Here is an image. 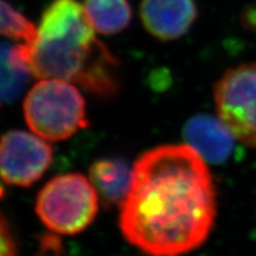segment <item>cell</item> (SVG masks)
<instances>
[{
	"label": "cell",
	"mask_w": 256,
	"mask_h": 256,
	"mask_svg": "<svg viewBox=\"0 0 256 256\" xmlns=\"http://www.w3.org/2000/svg\"><path fill=\"white\" fill-rule=\"evenodd\" d=\"M28 126L48 142L69 139L88 124L86 102L72 83L46 78L30 89L24 101Z\"/></svg>",
	"instance_id": "cell-3"
},
{
	"label": "cell",
	"mask_w": 256,
	"mask_h": 256,
	"mask_svg": "<svg viewBox=\"0 0 256 256\" xmlns=\"http://www.w3.org/2000/svg\"><path fill=\"white\" fill-rule=\"evenodd\" d=\"M14 46L0 42V104L14 101L24 90L31 74L12 56Z\"/></svg>",
	"instance_id": "cell-11"
},
{
	"label": "cell",
	"mask_w": 256,
	"mask_h": 256,
	"mask_svg": "<svg viewBox=\"0 0 256 256\" xmlns=\"http://www.w3.org/2000/svg\"><path fill=\"white\" fill-rule=\"evenodd\" d=\"M0 34L16 40L28 42L36 34V28L26 17L4 0H0Z\"/></svg>",
	"instance_id": "cell-12"
},
{
	"label": "cell",
	"mask_w": 256,
	"mask_h": 256,
	"mask_svg": "<svg viewBox=\"0 0 256 256\" xmlns=\"http://www.w3.org/2000/svg\"><path fill=\"white\" fill-rule=\"evenodd\" d=\"M52 162V148L43 138L11 130L0 138V178L16 186H30Z\"/></svg>",
	"instance_id": "cell-6"
},
{
	"label": "cell",
	"mask_w": 256,
	"mask_h": 256,
	"mask_svg": "<svg viewBox=\"0 0 256 256\" xmlns=\"http://www.w3.org/2000/svg\"><path fill=\"white\" fill-rule=\"evenodd\" d=\"M98 210V191L84 176L60 174L44 185L36 211L51 232L75 235L88 228Z\"/></svg>",
	"instance_id": "cell-4"
},
{
	"label": "cell",
	"mask_w": 256,
	"mask_h": 256,
	"mask_svg": "<svg viewBox=\"0 0 256 256\" xmlns=\"http://www.w3.org/2000/svg\"><path fill=\"white\" fill-rule=\"evenodd\" d=\"M183 136L188 146L211 164H222L234 151L235 138L220 118L198 114L190 118L183 128Z\"/></svg>",
	"instance_id": "cell-8"
},
{
	"label": "cell",
	"mask_w": 256,
	"mask_h": 256,
	"mask_svg": "<svg viewBox=\"0 0 256 256\" xmlns=\"http://www.w3.org/2000/svg\"><path fill=\"white\" fill-rule=\"evenodd\" d=\"M84 11L95 31L104 34L124 30L132 19L128 0H84Z\"/></svg>",
	"instance_id": "cell-10"
},
{
	"label": "cell",
	"mask_w": 256,
	"mask_h": 256,
	"mask_svg": "<svg viewBox=\"0 0 256 256\" xmlns=\"http://www.w3.org/2000/svg\"><path fill=\"white\" fill-rule=\"evenodd\" d=\"M217 115L234 138L256 147V62L226 70L214 89Z\"/></svg>",
	"instance_id": "cell-5"
},
{
	"label": "cell",
	"mask_w": 256,
	"mask_h": 256,
	"mask_svg": "<svg viewBox=\"0 0 256 256\" xmlns=\"http://www.w3.org/2000/svg\"><path fill=\"white\" fill-rule=\"evenodd\" d=\"M0 256H17L14 238L2 214H0Z\"/></svg>",
	"instance_id": "cell-13"
},
{
	"label": "cell",
	"mask_w": 256,
	"mask_h": 256,
	"mask_svg": "<svg viewBox=\"0 0 256 256\" xmlns=\"http://www.w3.org/2000/svg\"><path fill=\"white\" fill-rule=\"evenodd\" d=\"M208 165L188 145H162L138 158L120 203L124 238L148 256H183L200 247L216 220Z\"/></svg>",
	"instance_id": "cell-1"
},
{
	"label": "cell",
	"mask_w": 256,
	"mask_h": 256,
	"mask_svg": "<svg viewBox=\"0 0 256 256\" xmlns=\"http://www.w3.org/2000/svg\"><path fill=\"white\" fill-rule=\"evenodd\" d=\"M94 30L81 4L56 0L42 14L34 37L14 46L12 56L31 76L76 83L108 98L119 89V64Z\"/></svg>",
	"instance_id": "cell-2"
},
{
	"label": "cell",
	"mask_w": 256,
	"mask_h": 256,
	"mask_svg": "<svg viewBox=\"0 0 256 256\" xmlns=\"http://www.w3.org/2000/svg\"><path fill=\"white\" fill-rule=\"evenodd\" d=\"M194 0H142L140 17L152 36L172 40L184 36L197 18Z\"/></svg>",
	"instance_id": "cell-7"
},
{
	"label": "cell",
	"mask_w": 256,
	"mask_h": 256,
	"mask_svg": "<svg viewBox=\"0 0 256 256\" xmlns=\"http://www.w3.org/2000/svg\"><path fill=\"white\" fill-rule=\"evenodd\" d=\"M92 184L106 203H121L130 185L132 170L122 159L110 158L95 162L89 170Z\"/></svg>",
	"instance_id": "cell-9"
}]
</instances>
